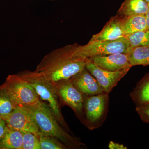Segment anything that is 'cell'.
<instances>
[{
    "label": "cell",
    "instance_id": "obj_14",
    "mask_svg": "<svg viewBox=\"0 0 149 149\" xmlns=\"http://www.w3.org/2000/svg\"><path fill=\"white\" fill-rule=\"evenodd\" d=\"M130 97L136 106L149 104V72L137 83Z\"/></svg>",
    "mask_w": 149,
    "mask_h": 149
},
{
    "label": "cell",
    "instance_id": "obj_16",
    "mask_svg": "<svg viewBox=\"0 0 149 149\" xmlns=\"http://www.w3.org/2000/svg\"><path fill=\"white\" fill-rule=\"evenodd\" d=\"M147 29L145 15H133L124 17L123 29L126 37L135 32Z\"/></svg>",
    "mask_w": 149,
    "mask_h": 149
},
{
    "label": "cell",
    "instance_id": "obj_21",
    "mask_svg": "<svg viewBox=\"0 0 149 149\" xmlns=\"http://www.w3.org/2000/svg\"><path fill=\"white\" fill-rule=\"evenodd\" d=\"M21 132L22 136V149H41L38 136L31 132Z\"/></svg>",
    "mask_w": 149,
    "mask_h": 149
},
{
    "label": "cell",
    "instance_id": "obj_4",
    "mask_svg": "<svg viewBox=\"0 0 149 149\" xmlns=\"http://www.w3.org/2000/svg\"><path fill=\"white\" fill-rule=\"evenodd\" d=\"M109 102V93L106 92L85 96L83 123L88 129L94 130L102 125L107 118Z\"/></svg>",
    "mask_w": 149,
    "mask_h": 149
},
{
    "label": "cell",
    "instance_id": "obj_15",
    "mask_svg": "<svg viewBox=\"0 0 149 149\" xmlns=\"http://www.w3.org/2000/svg\"><path fill=\"white\" fill-rule=\"evenodd\" d=\"M21 131L12 129L7 125L4 133L0 137V149H22Z\"/></svg>",
    "mask_w": 149,
    "mask_h": 149
},
{
    "label": "cell",
    "instance_id": "obj_7",
    "mask_svg": "<svg viewBox=\"0 0 149 149\" xmlns=\"http://www.w3.org/2000/svg\"><path fill=\"white\" fill-rule=\"evenodd\" d=\"M55 86L59 99L63 103L71 108L83 123L85 95L75 88L72 77L60 81Z\"/></svg>",
    "mask_w": 149,
    "mask_h": 149
},
{
    "label": "cell",
    "instance_id": "obj_19",
    "mask_svg": "<svg viewBox=\"0 0 149 149\" xmlns=\"http://www.w3.org/2000/svg\"><path fill=\"white\" fill-rule=\"evenodd\" d=\"M130 47L149 46V29L139 31L126 37Z\"/></svg>",
    "mask_w": 149,
    "mask_h": 149
},
{
    "label": "cell",
    "instance_id": "obj_17",
    "mask_svg": "<svg viewBox=\"0 0 149 149\" xmlns=\"http://www.w3.org/2000/svg\"><path fill=\"white\" fill-rule=\"evenodd\" d=\"M130 65H149V46L132 48L129 53Z\"/></svg>",
    "mask_w": 149,
    "mask_h": 149
},
{
    "label": "cell",
    "instance_id": "obj_18",
    "mask_svg": "<svg viewBox=\"0 0 149 149\" xmlns=\"http://www.w3.org/2000/svg\"><path fill=\"white\" fill-rule=\"evenodd\" d=\"M16 107L4 84L0 85V116L10 113Z\"/></svg>",
    "mask_w": 149,
    "mask_h": 149
},
{
    "label": "cell",
    "instance_id": "obj_1",
    "mask_svg": "<svg viewBox=\"0 0 149 149\" xmlns=\"http://www.w3.org/2000/svg\"><path fill=\"white\" fill-rule=\"evenodd\" d=\"M77 43L52 51L37 65L35 71L45 75L55 85L71 78L85 68L89 59L78 55Z\"/></svg>",
    "mask_w": 149,
    "mask_h": 149
},
{
    "label": "cell",
    "instance_id": "obj_2",
    "mask_svg": "<svg viewBox=\"0 0 149 149\" xmlns=\"http://www.w3.org/2000/svg\"><path fill=\"white\" fill-rule=\"evenodd\" d=\"M24 107L32 113L41 133L58 139L68 148H87L80 139L71 136L61 126L48 105L41 101L35 106Z\"/></svg>",
    "mask_w": 149,
    "mask_h": 149
},
{
    "label": "cell",
    "instance_id": "obj_25",
    "mask_svg": "<svg viewBox=\"0 0 149 149\" xmlns=\"http://www.w3.org/2000/svg\"><path fill=\"white\" fill-rule=\"evenodd\" d=\"M145 16H146V21L147 29H149V10L145 15Z\"/></svg>",
    "mask_w": 149,
    "mask_h": 149
},
{
    "label": "cell",
    "instance_id": "obj_9",
    "mask_svg": "<svg viewBox=\"0 0 149 149\" xmlns=\"http://www.w3.org/2000/svg\"><path fill=\"white\" fill-rule=\"evenodd\" d=\"M131 67V65H129L118 71L112 72L101 69L90 59H88L85 66V68L95 77L104 92L109 94Z\"/></svg>",
    "mask_w": 149,
    "mask_h": 149
},
{
    "label": "cell",
    "instance_id": "obj_27",
    "mask_svg": "<svg viewBox=\"0 0 149 149\" xmlns=\"http://www.w3.org/2000/svg\"><path fill=\"white\" fill-rule=\"evenodd\" d=\"M1 119H2V118H1V117H0V120H1Z\"/></svg>",
    "mask_w": 149,
    "mask_h": 149
},
{
    "label": "cell",
    "instance_id": "obj_6",
    "mask_svg": "<svg viewBox=\"0 0 149 149\" xmlns=\"http://www.w3.org/2000/svg\"><path fill=\"white\" fill-rule=\"evenodd\" d=\"M131 49L126 37L113 41L88 42L85 45H79L78 55L90 59L96 56L108 55L116 53H129Z\"/></svg>",
    "mask_w": 149,
    "mask_h": 149
},
{
    "label": "cell",
    "instance_id": "obj_13",
    "mask_svg": "<svg viewBox=\"0 0 149 149\" xmlns=\"http://www.w3.org/2000/svg\"><path fill=\"white\" fill-rule=\"evenodd\" d=\"M149 10L145 0H124L116 14L123 17L145 15Z\"/></svg>",
    "mask_w": 149,
    "mask_h": 149
},
{
    "label": "cell",
    "instance_id": "obj_22",
    "mask_svg": "<svg viewBox=\"0 0 149 149\" xmlns=\"http://www.w3.org/2000/svg\"><path fill=\"white\" fill-rule=\"evenodd\" d=\"M136 110L142 121L149 123V104L136 106Z\"/></svg>",
    "mask_w": 149,
    "mask_h": 149
},
{
    "label": "cell",
    "instance_id": "obj_24",
    "mask_svg": "<svg viewBox=\"0 0 149 149\" xmlns=\"http://www.w3.org/2000/svg\"><path fill=\"white\" fill-rule=\"evenodd\" d=\"M7 127V124L5 121L2 119L0 120V137L3 136Z\"/></svg>",
    "mask_w": 149,
    "mask_h": 149
},
{
    "label": "cell",
    "instance_id": "obj_3",
    "mask_svg": "<svg viewBox=\"0 0 149 149\" xmlns=\"http://www.w3.org/2000/svg\"><path fill=\"white\" fill-rule=\"evenodd\" d=\"M17 74L35 89L39 97L47 102L60 124L69 131V128L61 111L55 85L44 74L35 70H24Z\"/></svg>",
    "mask_w": 149,
    "mask_h": 149
},
{
    "label": "cell",
    "instance_id": "obj_10",
    "mask_svg": "<svg viewBox=\"0 0 149 149\" xmlns=\"http://www.w3.org/2000/svg\"><path fill=\"white\" fill-rule=\"evenodd\" d=\"M124 17L117 14L111 17L100 32L92 36L89 42L113 41L126 37L123 29Z\"/></svg>",
    "mask_w": 149,
    "mask_h": 149
},
{
    "label": "cell",
    "instance_id": "obj_5",
    "mask_svg": "<svg viewBox=\"0 0 149 149\" xmlns=\"http://www.w3.org/2000/svg\"><path fill=\"white\" fill-rule=\"evenodd\" d=\"M3 84L16 107H34L41 102L35 89L17 74L9 75Z\"/></svg>",
    "mask_w": 149,
    "mask_h": 149
},
{
    "label": "cell",
    "instance_id": "obj_20",
    "mask_svg": "<svg viewBox=\"0 0 149 149\" xmlns=\"http://www.w3.org/2000/svg\"><path fill=\"white\" fill-rule=\"evenodd\" d=\"M41 149H66L68 148L58 139L40 132L38 136Z\"/></svg>",
    "mask_w": 149,
    "mask_h": 149
},
{
    "label": "cell",
    "instance_id": "obj_26",
    "mask_svg": "<svg viewBox=\"0 0 149 149\" xmlns=\"http://www.w3.org/2000/svg\"><path fill=\"white\" fill-rule=\"evenodd\" d=\"M146 2L148 3H149V0H145Z\"/></svg>",
    "mask_w": 149,
    "mask_h": 149
},
{
    "label": "cell",
    "instance_id": "obj_11",
    "mask_svg": "<svg viewBox=\"0 0 149 149\" xmlns=\"http://www.w3.org/2000/svg\"><path fill=\"white\" fill-rule=\"evenodd\" d=\"M72 79L75 88L84 95H94L105 92L95 77L86 68L75 74Z\"/></svg>",
    "mask_w": 149,
    "mask_h": 149
},
{
    "label": "cell",
    "instance_id": "obj_12",
    "mask_svg": "<svg viewBox=\"0 0 149 149\" xmlns=\"http://www.w3.org/2000/svg\"><path fill=\"white\" fill-rule=\"evenodd\" d=\"M89 59L101 69L112 72L118 71L125 67L131 65L129 62V53H116L96 56Z\"/></svg>",
    "mask_w": 149,
    "mask_h": 149
},
{
    "label": "cell",
    "instance_id": "obj_8",
    "mask_svg": "<svg viewBox=\"0 0 149 149\" xmlns=\"http://www.w3.org/2000/svg\"><path fill=\"white\" fill-rule=\"evenodd\" d=\"M8 126L19 131H27L39 136L40 131L35 118L24 107H16L10 113L0 116Z\"/></svg>",
    "mask_w": 149,
    "mask_h": 149
},
{
    "label": "cell",
    "instance_id": "obj_23",
    "mask_svg": "<svg viewBox=\"0 0 149 149\" xmlns=\"http://www.w3.org/2000/svg\"><path fill=\"white\" fill-rule=\"evenodd\" d=\"M108 147L110 149H127V147L125 146L123 144L115 143L111 141L109 144Z\"/></svg>",
    "mask_w": 149,
    "mask_h": 149
},
{
    "label": "cell",
    "instance_id": "obj_28",
    "mask_svg": "<svg viewBox=\"0 0 149 149\" xmlns=\"http://www.w3.org/2000/svg\"><path fill=\"white\" fill-rule=\"evenodd\" d=\"M148 4V7H149V3Z\"/></svg>",
    "mask_w": 149,
    "mask_h": 149
}]
</instances>
